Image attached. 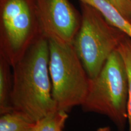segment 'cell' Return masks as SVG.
<instances>
[{
	"label": "cell",
	"mask_w": 131,
	"mask_h": 131,
	"mask_svg": "<svg viewBox=\"0 0 131 131\" xmlns=\"http://www.w3.org/2000/svg\"><path fill=\"white\" fill-rule=\"evenodd\" d=\"M49 41V73L52 95L57 110L68 112L81 106L89 91L91 78L73 45Z\"/></svg>",
	"instance_id": "obj_4"
},
{
	"label": "cell",
	"mask_w": 131,
	"mask_h": 131,
	"mask_svg": "<svg viewBox=\"0 0 131 131\" xmlns=\"http://www.w3.org/2000/svg\"><path fill=\"white\" fill-rule=\"evenodd\" d=\"M117 50L123 60L128 83V131H131V38L125 35L119 42Z\"/></svg>",
	"instance_id": "obj_11"
},
{
	"label": "cell",
	"mask_w": 131,
	"mask_h": 131,
	"mask_svg": "<svg viewBox=\"0 0 131 131\" xmlns=\"http://www.w3.org/2000/svg\"><path fill=\"white\" fill-rule=\"evenodd\" d=\"M79 1L89 4L96 8L109 24L131 38V22L126 18L118 10L110 3L106 0Z\"/></svg>",
	"instance_id": "obj_7"
},
{
	"label": "cell",
	"mask_w": 131,
	"mask_h": 131,
	"mask_svg": "<svg viewBox=\"0 0 131 131\" xmlns=\"http://www.w3.org/2000/svg\"><path fill=\"white\" fill-rule=\"evenodd\" d=\"M96 131H112L111 130V129L109 127L106 126V127H100L97 129Z\"/></svg>",
	"instance_id": "obj_13"
},
{
	"label": "cell",
	"mask_w": 131,
	"mask_h": 131,
	"mask_svg": "<svg viewBox=\"0 0 131 131\" xmlns=\"http://www.w3.org/2000/svg\"><path fill=\"white\" fill-rule=\"evenodd\" d=\"M41 35L35 0H0V57L11 66Z\"/></svg>",
	"instance_id": "obj_5"
},
{
	"label": "cell",
	"mask_w": 131,
	"mask_h": 131,
	"mask_svg": "<svg viewBox=\"0 0 131 131\" xmlns=\"http://www.w3.org/2000/svg\"><path fill=\"white\" fill-rule=\"evenodd\" d=\"M49 55V40L41 35L12 67L13 109L34 122L58 111L52 95Z\"/></svg>",
	"instance_id": "obj_1"
},
{
	"label": "cell",
	"mask_w": 131,
	"mask_h": 131,
	"mask_svg": "<svg viewBox=\"0 0 131 131\" xmlns=\"http://www.w3.org/2000/svg\"><path fill=\"white\" fill-rule=\"evenodd\" d=\"M128 83L123 60L118 51L111 53L95 77L81 105L85 112L109 118L119 131H124L128 119Z\"/></svg>",
	"instance_id": "obj_2"
},
{
	"label": "cell",
	"mask_w": 131,
	"mask_h": 131,
	"mask_svg": "<svg viewBox=\"0 0 131 131\" xmlns=\"http://www.w3.org/2000/svg\"><path fill=\"white\" fill-rule=\"evenodd\" d=\"M68 118V112L57 111L37 121L32 131H63Z\"/></svg>",
	"instance_id": "obj_10"
},
{
	"label": "cell",
	"mask_w": 131,
	"mask_h": 131,
	"mask_svg": "<svg viewBox=\"0 0 131 131\" xmlns=\"http://www.w3.org/2000/svg\"><path fill=\"white\" fill-rule=\"evenodd\" d=\"M131 22V0H106Z\"/></svg>",
	"instance_id": "obj_12"
},
{
	"label": "cell",
	"mask_w": 131,
	"mask_h": 131,
	"mask_svg": "<svg viewBox=\"0 0 131 131\" xmlns=\"http://www.w3.org/2000/svg\"><path fill=\"white\" fill-rule=\"evenodd\" d=\"M41 35L48 40L72 45L81 15L69 0H35Z\"/></svg>",
	"instance_id": "obj_6"
},
{
	"label": "cell",
	"mask_w": 131,
	"mask_h": 131,
	"mask_svg": "<svg viewBox=\"0 0 131 131\" xmlns=\"http://www.w3.org/2000/svg\"><path fill=\"white\" fill-rule=\"evenodd\" d=\"M11 65L6 59L0 57V114L14 110L11 101L13 77Z\"/></svg>",
	"instance_id": "obj_8"
},
{
	"label": "cell",
	"mask_w": 131,
	"mask_h": 131,
	"mask_svg": "<svg viewBox=\"0 0 131 131\" xmlns=\"http://www.w3.org/2000/svg\"><path fill=\"white\" fill-rule=\"evenodd\" d=\"M35 123L23 113L13 110L1 115L0 131H32Z\"/></svg>",
	"instance_id": "obj_9"
},
{
	"label": "cell",
	"mask_w": 131,
	"mask_h": 131,
	"mask_svg": "<svg viewBox=\"0 0 131 131\" xmlns=\"http://www.w3.org/2000/svg\"><path fill=\"white\" fill-rule=\"evenodd\" d=\"M81 25L73 46L91 79L95 77L126 35L92 6L80 2Z\"/></svg>",
	"instance_id": "obj_3"
}]
</instances>
